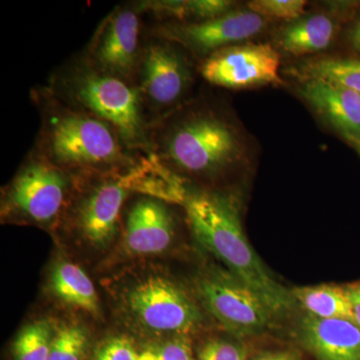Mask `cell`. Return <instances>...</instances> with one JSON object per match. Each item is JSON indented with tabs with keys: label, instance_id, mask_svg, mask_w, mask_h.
Returning <instances> with one entry per match:
<instances>
[{
	"label": "cell",
	"instance_id": "obj_1",
	"mask_svg": "<svg viewBox=\"0 0 360 360\" xmlns=\"http://www.w3.org/2000/svg\"><path fill=\"white\" fill-rule=\"evenodd\" d=\"M41 118L33 149L72 174L131 169L146 155L134 153L113 127L61 101L46 86L32 91Z\"/></svg>",
	"mask_w": 360,
	"mask_h": 360
},
{
	"label": "cell",
	"instance_id": "obj_2",
	"mask_svg": "<svg viewBox=\"0 0 360 360\" xmlns=\"http://www.w3.org/2000/svg\"><path fill=\"white\" fill-rule=\"evenodd\" d=\"M243 153L236 129L208 108L172 111L156 120L149 134V156L176 176H217Z\"/></svg>",
	"mask_w": 360,
	"mask_h": 360
},
{
	"label": "cell",
	"instance_id": "obj_3",
	"mask_svg": "<svg viewBox=\"0 0 360 360\" xmlns=\"http://www.w3.org/2000/svg\"><path fill=\"white\" fill-rule=\"evenodd\" d=\"M187 220L194 236L227 270L278 314L290 309L292 298L288 290L270 276L251 248L241 225L238 206L229 196L212 193L186 195Z\"/></svg>",
	"mask_w": 360,
	"mask_h": 360
},
{
	"label": "cell",
	"instance_id": "obj_4",
	"mask_svg": "<svg viewBox=\"0 0 360 360\" xmlns=\"http://www.w3.org/2000/svg\"><path fill=\"white\" fill-rule=\"evenodd\" d=\"M46 87L65 103L110 124L134 153L149 156L153 122L136 84L101 72L78 56L58 68Z\"/></svg>",
	"mask_w": 360,
	"mask_h": 360
},
{
	"label": "cell",
	"instance_id": "obj_5",
	"mask_svg": "<svg viewBox=\"0 0 360 360\" xmlns=\"http://www.w3.org/2000/svg\"><path fill=\"white\" fill-rule=\"evenodd\" d=\"M148 156L122 172L75 174L79 193L72 205L73 226L90 245L101 248L115 238L123 205L131 193L141 191Z\"/></svg>",
	"mask_w": 360,
	"mask_h": 360
},
{
	"label": "cell",
	"instance_id": "obj_6",
	"mask_svg": "<svg viewBox=\"0 0 360 360\" xmlns=\"http://www.w3.org/2000/svg\"><path fill=\"white\" fill-rule=\"evenodd\" d=\"M75 184V174L32 148L7 186L4 214L33 224H52L65 212Z\"/></svg>",
	"mask_w": 360,
	"mask_h": 360
},
{
	"label": "cell",
	"instance_id": "obj_7",
	"mask_svg": "<svg viewBox=\"0 0 360 360\" xmlns=\"http://www.w3.org/2000/svg\"><path fill=\"white\" fill-rule=\"evenodd\" d=\"M191 82V70L179 44L150 34L142 52L136 85L153 123L175 110Z\"/></svg>",
	"mask_w": 360,
	"mask_h": 360
},
{
	"label": "cell",
	"instance_id": "obj_8",
	"mask_svg": "<svg viewBox=\"0 0 360 360\" xmlns=\"http://www.w3.org/2000/svg\"><path fill=\"white\" fill-rule=\"evenodd\" d=\"M139 6H118L98 25L87 45L85 60L101 72L136 84L146 39Z\"/></svg>",
	"mask_w": 360,
	"mask_h": 360
},
{
	"label": "cell",
	"instance_id": "obj_9",
	"mask_svg": "<svg viewBox=\"0 0 360 360\" xmlns=\"http://www.w3.org/2000/svg\"><path fill=\"white\" fill-rule=\"evenodd\" d=\"M198 290L206 309L238 336L260 333L274 315L250 286L229 271L213 270L205 274L198 283Z\"/></svg>",
	"mask_w": 360,
	"mask_h": 360
},
{
	"label": "cell",
	"instance_id": "obj_10",
	"mask_svg": "<svg viewBox=\"0 0 360 360\" xmlns=\"http://www.w3.org/2000/svg\"><path fill=\"white\" fill-rule=\"evenodd\" d=\"M127 300L137 321L158 333H187L200 321L193 300L165 277L150 276L135 284Z\"/></svg>",
	"mask_w": 360,
	"mask_h": 360
},
{
	"label": "cell",
	"instance_id": "obj_11",
	"mask_svg": "<svg viewBox=\"0 0 360 360\" xmlns=\"http://www.w3.org/2000/svg\"><path fill=\"white\" fill-rule=\"evenodd\" d=\"M264 25V18L250 9H232L219 18L200 22L162 23L156 25L150 34L174 42L194 53L208 56L255 37Z\"/></svg>",
	"mask_w": 360,
	"mask_h": 360
},
{
	"label": "cell",
	"instance_id": "obj_12",
	"mask_svg": "<svg viewBox=\"0 0 360 360\" xmlns=\"http://www.w3.org/2000/svg\"><path fill=\"white\" fill-rule=\"evenodd\" d=\"M281 58L270 44L232 45L206 56L200 73L206 82L225 89L279 84Z\"/></svg>",
	"mask_w": 360,
	"mask_h": 360
},
{
	"label": "cell",
	"instance_id": "obj_13",
	"mask_svg": "<svg viewBox=\"0 0 360 360\" xmlns=\"http://www.w3.org/2000/svg\"><path fill=\"white\" fill-rule=\"evenodd\" d=\"M141 194L127 212L125 248L132 255H158L174 240V214L168 201Z\"/></svg>",
	"mask_w": 360,
	"mask_h": 360
},
{
	"label": "cell",
	"instance_id": "obj_14",
	"mask_svg": "<svg viewBox=\"0 0 360 360\" xmlns=\"http://www.w3.org/2000/svg\"><path fill=\"white\" fill-rule=\"evenodd\" d=\"M300 92L326 122L360 146L359 94L314 78L303 85Z\"/></svg>",
	"mask_w": 360,
	"mask_h": 360
},
{
	"label": "cell",
	"instance_id": "obj_15",
	"mask_svg": "<svg viewBox=\"0 0 360 360\" xmlns=\"http://www.w3.org/2000/svg\"><path fill=\"white\" fill-rule=\"evenodd\" d=\"M302 340L319 360H360V328L345 319L305 317Z\"/></svg>",
	"mask_w": 360,
	"mask_h": 360
},
{
	"label": "cell",
	"instance_id": "obj_16",
	"mask_svg": "<svg viewBox=\"0 0 360 360\" xmlns=\"http://www.w3.org/2000/svg\"><path fill=\"white\" fill-rule=\"evenodd\" d=\"M335 30L333 18L326 14H312L285 26L279 35V44L293 56L314 53L328 49Z\"/></svg>",
	"mask_w": 360,
	"mask_h": 360
},
{
	"label": "cell",
	"instance_id": "obj_17",
	"mask_svg": "<svg viewBox=\"0 0 360 360\" xmlns=\"http://www.w3.org/2000/svg\"><path fill=\"white\" fill-rule=\"evenodd\" d=\"M51 286L54 295L63 302L98 315L101 309L96 288L78 265L70 262H58L51 271Z\"/></svg>",
	"mask_w": 360,
	"mask_h": 360
},
{
	"label": "cell",
	"instance_id": "obj_18",
	"mask_svg": "<svg viewBox=\"0 0 360 360\" xmlns=\"http://www.w3.org/2000/svg\"><path fill=\"white\" fill-rule=\"evenodd\" d=\"M236 2L229 0H188V1H146L137 4L142 13L155 14L165 20H174L175 23L200 22L232 11Z\"/></svg>",
	"mask_w": 360,
	"mask_h": 360
},
{
	"label": "cell",
	"instance_id": "obj_19",
	"mask_svg": "<svg viewBox=\"0 0 360 360\" xmlns=\"http://www.w3.org/2000/svg\"><path fill=\"white\" fill-rule=\"evenodd\" d=\"M292 296L312 316L345 319L355 323L354 310L347 290L338 286L319 285L296 288Z\"/></svg>",
	"mask_w": 360,
	"mask_h": 360
},
{
	"label": "cell",
	"instance_id": "obj_20",
	"mask_svg": "<svg viewBox=\"0 0 360 360\" xmlns=\"http://www.w3.org/2000/svg\"><path fill=\"white\" fill-rule=\"evenodd\" d=\"M54 333L46 319L30 322L14 340V360H49Z\"/></svg>",
	"mask_w": 360,
	"mask_h": 360
},
{
	"label": "cell",
	"instance_id": "obj_21",
	"mask_svg": "<svg viewBox=\"0 0 360 360\" xmlns=\"http://www.w3.org/2000/svg\"><path fill=\"white\" fill-rule=\"evenodd\" d=\"M304 70L309 79L323 80L360 94V60L323 58L309 63Z\"/></svg>",
	"mask_w": 360,
	"mask_h": 360
},
{
	"label": "cell",
	"instance_id": "obj_22",
	"mask_svg": "<svg viewBox=\"0 0 360 360\" xmlns=\"http://www.w3.org/2000/svg\"><path fill=\"white\" fill-rule=\"evenodd\" d=\"M89 338L77 324H66L54 333L49 360H84Z\"/></svg>",
	"mask_w": 360,
	"mask_h": 360
},
{
	"label": "cell",
	"instance_id": "obj_23",
	"mask_svg": "<svg viewBox=\"0 0 360 360\" xmlns=\"http://www.w3.org/2000/svg\"><path fill=\"white\" fill-rule=\"evenodd\" d=\"M307 2L303 0H255L248 8L262 18L292 20L304 13Z\"/></svg>",
	"mask_w": 360,
	"mask_h": 360
},
{
	"label": "cell",
	"instance_id": "obj_24",
	"mask_svg": "<svg viewBox=\"0 0 360 360\" xmlns=\"http://www.w3.org/2000/svg\"><path fill=\"white\" fill-rule=\"evenodd\" d=\"M142 360H195L191 345L184 338L161 343L142 354Z\"/></svg>",
	"mask_w": 360,
	"mask_h": 360
},
{
	"label": "cell",
	"instance_id": "obj_25",
	"mask_svg": "<svg viewBox=\"0 0 360 360\" xmlns=\"http://www.w3.org/2000/svg\"><path fill=\"white\" fill-rule=\"evenodd\" d=\"M94 360H142V354L127 338H113L98 347Z\"/></svg>",
	"mask_w": 360,
	"mask_h": 360
},
{
	"label": "cell",
	"instance_id": "obj_26",
	"mask_svg": "<svg viewBox=\"0 0 360 360\" xmlns=\"http://www.w3.org/2000/svg\"><path fill=\"white\" fill-rule=\"evenodd\" d=\"M200 360H248L238 345L224 340H210L198 350Z\"/></svg>",
	"mask_w": 360,
	"mask_h": 360
},
{
	"label": "cell",
	"instance_id": "obj_27",
	"mask_svg": "<svg viewBox=\"0 0 360 360\" xmlns=\"http://www.w3.org/2000/svg\"><path fill=\"white\" fill-rule=\"evenodd\" d=\"M347 291L350 303H352V310H354L355 323L360 328V285L348 288Z\"/></svg>",
	"mask_w": 360,
	"mask_h": 360
},
{
	"label": "cell",
	"instance_id": "obj_28",
	"mask_svg": "<svg viewBox=\"0 0 360 360\" xmlns=\"http://www.w3.org/2000/svg\"><path fill=\"white\" fill-rule=\"evenodd\" d=\"M255 360H296L295 355L290 352H271L260 355Z\"/></svg>",
	"mask_w": 360,
	"mask_h": 360
},
{
	"label": "cell",
	"instance_id": "obj_29",
	"mask_svg": "<svg viewBox=\"0 0 360 360\" xmlns=\"http://www.w3.org/2000/svg\"><path fill=\"white\" fill-rule=\"evenodd\" d=\"M350 39H352L354 49L360 52V16L356 22H355L354 27H352V33H350Z\"/></svg>",
	"mask_w": 360,
	"mask_h": 360
}]
</instances>
